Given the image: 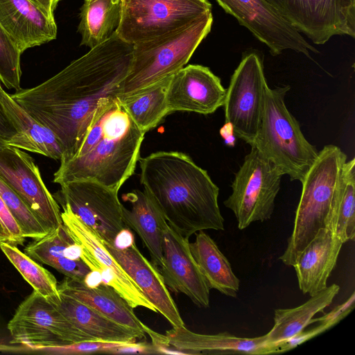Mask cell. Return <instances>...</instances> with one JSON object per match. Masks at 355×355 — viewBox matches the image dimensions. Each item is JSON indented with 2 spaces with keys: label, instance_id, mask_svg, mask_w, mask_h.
Wrapping results in <instances>:
<instances>
[{
  "label": "cell",
  "instance_id": "484cf974",
  "mask_svg": "<svg viewBox=\"0 0 355 355\" xmlns=\"http://www.w3.org/2000/svg\"><path fill=\"white\" fill-rule=\"evenodd\" d=\"M59 293L58 309L91 340L125 343L145 337V333L113 321L66 293Z\"/></svg>",
  "mask_w": 355,
  "mask_h": 355
},
{
  "label": "cell",
  "instance_id": "f35d334b",
  "mask_svg": "<svg viewBox=\"0 0 355 355\" xmlns=\"http://www.w3.org/2000/svg\"><path fill=\"white\" fill-rule=\"evenodd\" d=\"M37 5L50 18L55 19L54 10L51 0H31Z\"/></svg>",
  "mask_w": 355,
  "mask_h": 355
},
{
  "label": "cell",
  "instance_id": "30bf717a",
  "mask_svg": "<svg viewBox=\"0 0 355 355\" xmlns=\"http://www.w3.org/2000/svg\"><path fill=\"white\" fill-rule=\"evenodd\" d=\"M267 86L262 58L255 51L245 53L231 77L223 106L225 123L250 145L259 129Z\"/></svg>",
  "mask_w": 355,
  "mask_h": 355
},
{
  "label": "cell",
  "instance_id": "d6986e66",
  "mask_svg": "<svg viewBox=\"0 0 355 355\" xmlns=\"http://www.w3.org/2000/svg\"><path fill=\"white\" fill-rule=\"evenodd\" d=\"M0 24L22 53L57 37L55 19L31 0H0Z\"/></svg>",
  "mask_w": 355,
  "mask_h": 355
},
{
  "label": "cell",
  "instance_id": "74e56055",
  "mask_svg": "<svg viewBox=\"0 0 355 355\" xmlns=\"http://www.w3.org/2000/svg\"><path fill=\"white\" fill-rule=\"evenodd\" d=\"M17 133L0 103V135L8 140Z\"/></svg>",
  "mask_w": 355,
  "mask_h": 355
},
{
  "label": "cell",
  "instance_id": "277c9868",
  "mask_svg": "<svg viewBox=\"0 0 355 355\" xmlns=\"http://www.w3.org/2000/svg\"><path fill=\"white\" fill-rule=\"evenodd\" d=\"M347 155L335 145H327L301 182L302 190L297 207L293 229L284 252L279 257L293 266L318 232L329 225Z\"/></svg>",
  "mask_w": 355,
  "mask_h": 355
},
{
  "label": "cell",
  "instance_id": "ffe728a7",
  "mask_svg": "<svg viewBox=\"0 0 355 355\" xmlns=\"http://www.w3.org/2000/svg\"><path fill=\"white\" fill-rule=\"evenodd\" d=\"M344 243L329 228L320 229L294 263L298 285L304 294L313 296L327 287Z\"/></svg>",
  "mask_w": 355,
  "mask_h": 355
},
{
  "label": "cell",
  "instance_id": "8fae6325",
  "mask_svg": "<svg viewBox=\"0 0 355 355\" xmlns=\"http://www.w3.org/2000/svg\"><path fill=\"white\" fill-rule=\"evenodd\" d=\"M60 185V189L53 195L57 202L68 207L103 242L114 244L125 229L123 205L118 191L88 180L69 181Z\"/></svg>",
  "mask_w": 355,
  "mask_h": 355
},
{
  "label": "cell",
  "instance_id": "4dcf8cb0",
  "mask_svg": "<svg viewBox=\"0 0 355 355\" xmlns=\"http://www.w3.org/2000/svg\"><path fill=\"white\" fill-rule=\"evenodd\" d=\"M345 243L355 237V159L343 165L335 207L328 227Z\"/></svg>",
  "mask_w": 355,
  "mask_h": 355
},
{
  "label": "cell",
  "instance_id": "5bb4252c",
  "mask_svg": "<svg viewBox=\"0 0 355 355\" xmlns=\"http://www.w3.org/2000/svg\"><path fill=\"white\" fill-rule=\"evenodd\" d=\"M226 13L235 17L266 44L273 56L292 50L310 58L318 53L268 0H216Z\"/></svg>",
  "mask_w": 355,
  "mask_h": 355
},
{
  "label": "cell",
  "instance_id": "2e32d148",
  "mask_svg": "<svg viewBox=\"0 0 355 355\" xmlns=\"http://www.w3.org/2000/svg\"><path fill=\"white\" fill-rule=\"evenodd\" d=\"M226 89L209 68L200 64L184 66L171 76L166 99L170 113H214L223 106Z\"/></svg>",
  "mask_w": 355,
  "mask_h": 355
},
{
  "label": "cell",
  "instance_id": "d4e9b609",
  "mask_svg": "<svg viewBox=\"0 0 355 355\" xmlns=\"http://www.w3.org/2000/svg\"><path fill=\"white\" fill-rule=\"evenodd\" d=\"M58 286L59 292L73 297L113 321L146 334L148 327L137 318L127 301L111 286L103 283L89 286L83 282L67 277Z\"/></svg>",
  "mask_w": 355,
  "mask_h": 355
},
{
  "label": "cell",
  "instance_id": "d6a6232c",
  "mask_svg": "<svg viewBox=\"0 0 355 355\" xmlns=\"http://www.w3.org/2000/svg\"><path fill=\"white\" fill-rule=\"evenodd\" d=\"M0 196L25 238L37 240L48 232L21 198L0 178Z\"/></svg>",
  "mask_w": 355,
  "mask_h": 355
},
{
  "label": "cell",
  "instance_id": "ac0fdd59",
  "mask_svg": "<svg viewBox=\"0 0 355 355\" xmlns=\"http://www.w3.org/2000/svg\"><path fill=\"white\" fill-rule=\"evenodd\" d=\"M103 244L155 306L157 313H161L173 327L185 326L161 272L141 253L135 241L126 247H118L104 242Z\"/></svg>",
  "mask_w": 355,
  "mask_h": 355
},
{
  "label": "cell",
  "instance_id": "836d02e7",
  "mask_svg": "<svg viewBox=\"0 0 355 355\" xmlns=\"http://www.w3.org/2000/svg\"><path fill=\"white\" fill-rule=\"evenodd\" d=\"M354 301L355 294L353 292L344 303L336 306L328 313L316 319L312 318L310 324L315 322H319V324L315 328L307 331L303 329L293 337L277 344L276 345V353L291 350L334 326L352 311L354 307Z\"/></svg>",
  "mask_w": 355,
  "mask_h": 355
},
{
  "label": "cell",
  "instance_id": "1f68e13d",
  "mask_svg": "<svg viewBox=\"0 0 355 355\" xmlns=\"http://www.w3.org/2000/svg\"><path fill=\"white\" fill-rule=\"evenodd\" d=\"M0 248L34 291L48 301L58 304V283L51 272L22 252L15 245L4 242L0 244Z\"/></svg>",
  "mask_w": 355,
  "mask_h": 355
},
{
  "label": "cell",
  "instance_id": "b9f144b4",
  "mask_svg": "<svg viewBox=\"0 0 355 355\" xmlns=\"http://www.w3.org/2000/svg\"><path fill=\"white\" fill-rule=\"evenodd\" d=\"M61 0H51L53 8L55 9L58 2Z\"/></svg>",
  "mask_w": 355,
  "mask_h": 355
},
{
  "label": "cell",
  "instance_id": "4fadbf2b",
  "mask_svg": "<svg viewBox=\"0 0 355 355\" xmlns=\"http://www.w3.org/2000/svg\"><path fill=\"white\" fill-rule=\"evenodd\" d=\"M0 178L26 203L50 233L62 224L61 211L33 158L17 148H0Z\"/></svg>",
  "mask_w": 355,
  "mask_h": 355
},
{
  "label": "cell",
  "instance_id": "3957f363",
  "mask_svg": "<svg viewBox=\"0 0 355 355\" xmlns=\"http://www.w3.org/2000/svg\"><path fill=\"white\" fill-rule=\"evenodd\" d=\"M144 135L117 97L101 101L74 152L60 160L53 182L93 181L119 191L134 173Z\"/></svg>",
  "mask_w": 355,
  "mask_h": 355
},
{
  "label": "cell",
  "instance_id": "7a4b0ae2",
  "mask_svg": "<svg viewBox=\"0 0 355 355\" xmlns=\"http://www.w3.org/2000/svg\"><path fill=\"white\" fill-rule=\"evenodd\" d=\"M139 160L144 190L174 230L189 239L200 230H224L219 189L189 155L158 151Z\"/></svg>",
  "mask_w": 355,
  "mask_h": 355
},
{
  "label": "cell",
  "instance_id": "9c48e42d",
  "mask_svg": "<svg viewBox=\"0 0 355 355\" xmlns=\"http://www.w3.org/2000/svg\"><path fill=\"white\" fill-rule=\"evenodd\" d=\"M282 175L271 162L251 146L235 173L232 193L224 201L225 206L234 214L239 230L271 218Z\"/></svg>",
  "mask_w": 355,
  "mask_h": 355
},
{
  "label": "cell",
  "instance_id": "52a82bcc",
  "mask_svg": "<svg viewBox=\"0 0 355 355\" xmlns=\"http://www.w3.org/2000/svg\"><path fill=\"white\" fill-rule=\"evenodd\" d=\"M7 328L10 343L20 346L1 345L0 352H26L91 340L55 304L34 290L17 308Z\"/></svg>",
  "mask_w": 355,
  "mask_h": 355
},
{
  "label": "cell",
  "instance_id": "cb8c5ba5",
  "mask_svg": "<svg viewBox=\"0 0 355 355\" xmlns=\"http://www.w3.org/2000/svg\"><path fill=\"white\" fill-rule=\"evenodd\" d=\"M24 253L76 281L84 282L92 272L80 258V246L64 224L44 237L33 240L24 248Z\"/></svg>",
  "mask_w": 355,
  "mask_h": 355
},
{
  "label": "cell",
  "instance_id": "603a6c76",
  "mask_svg": "<svg viewBox=\"0 0 355 355\" xmlns=\"http://www.w3.org/2000/svg\"><path fill=\"white\" fill-rule=\"evenodd\" d=\"M131 208L123 206L124 225L135 231L147 248L152 263L157 267L163 263L164 231L168 223L153 199L144 190H133L123 196Z\"/></svg>",
  "mask_w": 355,
  "mask_h": 355
},
{
  "label": "cell",
  "instance_id": "ab89813d",
  "mask_svg": "<svg viewBox=\"0 0 355 355\" xmlns=\"http://www.w3.org/2000/svg\"><path fill=\"white\" fill-rule=\"evenodd\" d=\"M4 242L10 243V239L3 226L0 223V244Z\"/></svg>",
  "mask_w": 355,
  "mask_h": 355
},
{
  "label": "cell",
  "instance_id": "60d3db41",
  "mask_svg": "<svg viewBox=\"0 0 355 355\" xmlns=\"http://www.w3.org/2000/svg\"><path fill=\"white\" fill-rule=\"evenodd\" d=\"M8 139L0 135V148L7 146Z\"/></svg>",
  "mask_w": 355,
  "mask_h": 355
},
{
  "label": "cell",
  "instance_id": "f546056e",
  "mask_svg": "<svg viewBox=\"0 0 355 355\" xmlns=\"http://www.w3.org/2000/svg\"><path fill=\"white\" fill-rule=\"evenodd\" d=\"M171 78L166 77L130 96L118 98L137 127L145 133L171 114L166 99Z\"/></svg>",
  "mask_w": 355,
  "mask_h": 355
},
{
  "label": "cell",
  "instance_id": "7402d4cb",
  "mask_svg": "<svg viewBox=\"0 0 355 355\" xmlns=\"http://www.w3.org/2000/svg\"><path fill=\"white\" fill-rule=\"evenodd\" d=\"M0 103L17 132L8 140V146L60 161L64 150L55 135L21 107L1 83Z\"/></svg>",
  "mask_w": 355,
  "mask_h": 355
},
{
  "label": "cell",
  "instance_id": "d590c367",
  "mask_svg": "<svg viewBox=\"0 0 355 355\" xmlns=\"http://www.w3.org/2000/svg\"><path fill=\"white\" fill-rule=\"evenodd\" d=\"M123 343H125L85 340L63 346L37 349L35 352L59 354H112L114 349Z\"/></svg>",
  "mask_w": 355,
  "mask_h": 355
},
{
  "label": "cell",
  "instance_id": "8992f818",
  "mask_svg": "<svg viewBox=\"0 0 355 355\" xmlns=\"http://www.w3.org/2000/svg\"><path fill=\"white\" fill-rule=\"evenodd\" d=\"M212 23L209 12L177 31L133 45L130 68L117 98L130 96L184 67Z\"/></svg>",
  "mask_w": 355,
  "mask_h": 355
},
{
  "label": "cell",
  "instance_id": "8d00e7d4",
  "mask_svg": "<svg viewBox=\"0 0 355 355\" xmlns=\"http://www.w3.org/2000/svg\"><path fill=\"white\" fill-rule=\"evenodd\" d=\"M0 223L8 234L10 244L15 245L24 244L26 238L23 236L17 223L13 218L1 196Z\"/></svg>",
  "mask_w": 355,
  "mask_h": 355
},
{
  "label": "cell",
  "instance_id": "44dd1931",
  "mask_svg": "<svg viewBox=\"0 0 355 355\" xmlns=\"http://www.w3.org/2000/svg\"><path fill=\"white\" fill-rule=\"evenodd\" d=\"M171 345L184 354H268L274 349L266 343V334L255 338H241L228 332L217 334L194 333L184 327H173L166 331Z\"/></svg>",
  "mask_w": 355,
  "mask_h": 355
},
{
  "label": "cell",
  "instance_id": "ba28073f",
  "mask_svg": "<svg viewBox=\"0 0 355 355\" xmlns=\"http://www.w3.org/2000/svg\"><path fill=\"white\" fill-rule=\"evenodd\" d=\"M117 36L135 45L177 31L211 12L208 0H121Z\"/></svg>",
  "mask_w": 355,
  "mask_h": 355
},
{
  "label": "cell",
  "instance_id": "4316f807",
  "mask_svg": "<svg viewBox=\"0 0 355 355\" xmlns=\"http://www.w3.org/2000/svg\"><path fill=\"white\" fill-rule=\"evenodd\" d=\"M189 248L209 289L236 297L239 291V279L216 242L200 230L196 234L195 241L189 243Z\"/></svg>",
  "mask_w": 355,
  "mask_h": 355
},
{
  "label": "cell",
  "instance_id": "f1b7e54d",
  "mask_svg": "<svg viewBox=\"0 0 355 355\" xmlns=\"http://www.w3.org/2000/svg\"><path fill=\"white\" fill-rule=\"evenodd\" d=\"M121 15V0H84L78 26L80 45L92 49L108 40L119 27Z\"/></svg>",
  "mask_w": 355,
  "mask_h": 355
},
{
  "label": "cell",
  "instance_id": "e575fe53",
  "mask_svg": "<svg viewBox=\"0 0 355 355\" xmlns=\"http://www.w3.org/2000/svg\"><path fill=\"white\" fill-rule=\"evenodd\" d=\"M22 53L0 24V83L8 89H21Z\"/></svg>",
  "mask_w": 355,
  "mask_h": 355
},
{
  "label": "cell",
  "instance_id": "7c38bea8",
  "mask_svg": "<svg viewBox=\"0 0 355 355\" xmlns=\"http://www.w3.org/2000/svg\"><path fill=\"white\" fill-rule=\"evenodd\" d=\"M268 1L315 44H324L334 35L355 37V0Z\"/></svg>",
  "mask_w": 355,
  "mask_h": 355
},
{
  "label": "cell",
  "instance_id": "e0dca14e",
  "mask_svg": "<svg viewBox=\"0 0 355 355\" xmlns=\"http://www.w3.org/2000/svg\"><path fill=\"white\" fill-rule=\"evenodd\" d=\"M160 269L168 289L186 295L198 307L209 306V288L191 253L189 239L168 224L164 231Z\"/></svg>",
  "mask_w": 355,
  "mask_h": 355
},
{
  "label": "cell",
  "instance_id": "83f0119b",
  "mask_svg": "<svg viewBox=\"0 0 355 355\" xmlns=\"http://www.w3.org/2000/svg\"><path fill=\"white\" fill-rule=\"evenodd\" d=\"M340 291V286L332 284L315 295L305 303L292 309L275 310L274 326L266 334V343L276 353V345L297 334L310 324L318 313L329 306Z\"/></svg>",
  "mask_w": 355,
  "mask_h": 355
},
{
  "label": "cell",
  "instance_id": "5b68a950",
  "mask_svg": "<svg viewBox=\"0 0 355 355\" xmlns=\"http://www.w3.org/2000/svg\"><path fill=\"white\" fill-rule=\"evenodd\" d=\"M290 86L266 87L261 123L250 146L255 147L291 181L302 182L319 151L304 136L284 98Z\"/></svg>",
  "mask_w": 355,
  "mask_h": 355
},
{
  "label": "cell",
  "instance_id": "6da1fadb",
  "mask_svg": "<svg viewBox=\"0 0 355 355\" xmlns=\"http://www.w3.org/2000/svg\"><path fill=\"white\" fill-rule=\"evenodd\" d=\"M132 50L133 45L115 33L51 78L10 96L55 135L64 150L62 159L66 158L76 150L101 101L118 96Z\"/></svg>",
  "mask_w": 355,
  "mask_h": 355
},
{
  "label": "cell",
  "instance_id": "9a60e30c",
  "mask_svg": "<svg viewBox=\"0 0 355 355\" xmlns=\"http://www.w3.org/2000/svg\"><path fill=\"white\" fill-rule=\"evenodd\" d=\"M61 216L69 234L81 250L80 258L99 274L103 284L113 288L133 308L144 307L157 313L141 289L105 247L103 241L67 206Z\"/></svg>",
  "mask_w": 355,
  "mask_h": 355
}]
</instances>
